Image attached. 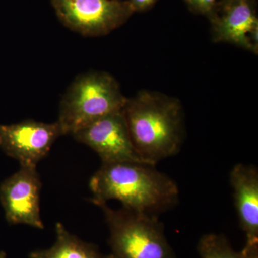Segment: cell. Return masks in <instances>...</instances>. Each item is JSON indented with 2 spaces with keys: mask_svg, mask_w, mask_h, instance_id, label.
<instances>
[{
  "mask_svg": "<svg viewBox=\"0 0 258 258\" xmlns=\"http://www.w3.org/2000/svg\"><path fill=\"white\" fill-rule=\"evenodd\" d=\"M91 203L99 206L115 200L123 208L159 216L179 200L177 184L155 166L139 163L102 164L89 181Z\"/></svg>",
  "mask_w": 258,
  "mask_h": 258,
  "instance_id": "cell-1",
  "label": "cell"
},
{
  "mask_svg": "<svg viewBox=\"0 0 258 258\" xmlns=\"http://www.w3.org/2000/svg\"><path fill=\"white\" fill-rule=\"evenodd\" d=\"M134 147L149 164L176 156L184 139V113L177 98L142 91L123 108Z\"/></svg>",
  "mask_w": 258,
  "mask_h": 258,
  "instance_id": "cell-2",
  "label": "cell"
},
{
  "mask_svg": "<svg viewBox=\"0 0 258 258\" xmlns=\"http://www.w3.org/2000/svg\"><path fill=\"white\" fill-rule=\"evenodd\" d=\"M127 99L112 75L88 71L78 76L64 93L56 122L62 136L73 135L106 115L123 111Z\"/></svg>",
  "mask_w": 258,
  "mask_h": 258,
  "instance_id": "cell-3",
  "label": "cell"
},
{
  "mask_svg": "<svg viewBox=\"0 0 258 258\" xmlns=\"http://www.w3.org/2000/svg\"><path fill=\"white\" fill-rule=\"evenodd\" d=\"M109 230L113 258H176L159 216L100 205Z\"/></svg>",
  "mask_w": 258,
  "mask_h": 258,
  "instance_id": "cell-4",
  "label": "cell"
},
{
  "mask_svg": "<svg viewBox=\"0 0 258 258\" xmlns=\"http://www.w3.org/2000/svg\"><path fill=\"white\" fill-rule=\"evenodd\" d=\"M61 23L81 35H108L128 21L134 11L128 0H50Z\"/></svg>",
  "mask_w": 258,
  "mask_h": 258,
  "instance_id": "cell-5",
  "label": "cell"
},
{
  "mask_svg": "<svg viewBox=\"0 0 258 258\" xmlns=\"http://www.w3.org/2000/svg\"><path fill=\"white\" fill-rule=\"evenodd\" d=\"M72 136L77 142L93 149L101 158L102 164L130 162L152 165L134 147L123 110L106 115Z\"/></svg>",
  "mask_w": 258,
  "mask_h": 258,
  "instance_id": "cell-6",
  "label": "cell"
},
{
  "mask_svg": "<svg viewBox=\"0 0 258 258\" xmlns=\"http://www.w3.org/2000/svg\"><path fill=\"white\" fill-rule=\"evenodd\" d=\"M36 168L20 166L0 184V203L10 225L44 229L40 206L42 182Z\"/></svg>",
  "mask_w": 258,
  "mask_h": 258,
  "instance_id": "cell-7",
  "label": "cell"
},
{
  "mask_svg": "<svg viewBox=\"0 0 258 258\" xmlns=\"http://www.w3.org/2000/svg\"><path fill=\"white\" fill-rule=\"evenodd\" d=\"M62 136L57 122L25 120L14 124H0V149L20 166H36Z\"/></svg>",
  "mask_w": 258,
  "mask_h": 258,
  "instance_id": "cell-8",
  "label": "cell"
},
{
  "mask_svg": "<svg viewBox=\"0 0 258 258\" xmlns=\"http://www.w3.org/2000/svg\"><path fill=\"white\" fill-rule=\"evenodd\" d=\"M212 40L257 52L258 19L252 1L220 5L210 19Z\"/></svg>",
  "mask_w": 258,
  "mask_h": 258,
  "instance_id": "cell-9",
  "label": "cell"
},
{
  "mask_svg": "<svg viewBox=\"0 0 258 258\" xmlns=\"http://www.w3.org/2000/svg\"><path fill=\"white\" fill-rule=\"evenodd\" d=\"M239 223L247 244H258V170L244 164L233 166L230 174Z\"/></svg>",
  "mask_w": 258,
  "mask_h": 258,
  "instance_id": "cell-10",
  "label": "cell"
},
{
  "mask_svg": "<svg viewBox=\"0 0 258 258\" xmlns=\"http://www.w3.org/2000/svg\"><path fill=\"white\" fill-rule=\"evenodd\" d=\"M55 244L47 249L30 252V258H113L101 253L95 244L88 243L70 233L60 222L55 225Z\"/></svg>",
  "mask_w": 258,
  "mask_h": 258,
  "instance_id": "cell-11",
  "label": "cell"
},
{
  "mask_svg": "<svg viewBox=\"0 0 258 258\" xmlns=\"http://www.w3.org/2000/svg\"><path fill=\"white\" fill-rule=\"evenodd\" d=\"M198 250L201 258H247L244 249L237 252L225 235L218 234L204 235L199 240Z\"/></svg>",
  "mask_w": 258,
  "mask_h": 258,
  "instance_id": "cell-12",
  "label": "cell"
},
{
  "mask_svg": "<svg viewBox=\"0 0 258 258\" xmlns=\"http://www.w3.org/2000/svg\"><path fill=\"white\" fill-rule=\"evenodd\" d=\"M190 9L198 14L205 15L209 19L215 16L220 8L217 0H185Z\"/></svg>",
  "mask_w": 258,
  "mask_h": 258,
  "instance_id": "cell-13",
  "label": "cell"
},
{
  "mask_svg": "<svg viewBox=\"0 0 258 258\" xmlns=\"http://www.w3.org/2000/svg\"><path fill=\"white\" fill-rule=\"evenodd\" d=\"M134 13L146 12L150 10L158 0H128Z\"/></svg>",
  "mask_w": 258,
  "mask_h": 258,
  "instance_id": "cell-14",
  "label": "cell"
},
{
  "mask_svg": "<svg viewBox=\"0 0 258 258\" xmlns=\"http://www.w3.org/2000/svg\"><path fill=\"white\" fill-rule=\"evenodd\" d=\"M243 249L247 258H258V244H246Z\"/></svg>",
  "mask_w": 258,
  "mask_h": 258,
  "instance_id": "cell-15",
  "label": "cell"
},
{
  "mask_svg": "<svg viewBox=\"0 0 258 258\" xmlns=\"http://www.w3.org/2000/svg\"><path fill=\"white\" fill-rule=\"evenodd\" d=\"M252 1V0H222L220 5L233 4V3H241V2Z\"/></svg>",
  "mask_w": 258,
  "mask_h": 258,
  "instance_id": "cell-16",
  "label": "cell"
},
{
  "mask_svg": "<svg viewBox=\"0 0 258 258\" xmlns=\"http://www.w3.org/2000/svg\"><path fill=\"white\" fill-rule=\"evenodd\" d=\"M0 258H6V253L3 251L0 252Z\"/></svg>",
  "mask_w": 258,
  "mask_h": 258,
  "instance_id": "cell-17",
  "label": "cell"
}]
</instances>
